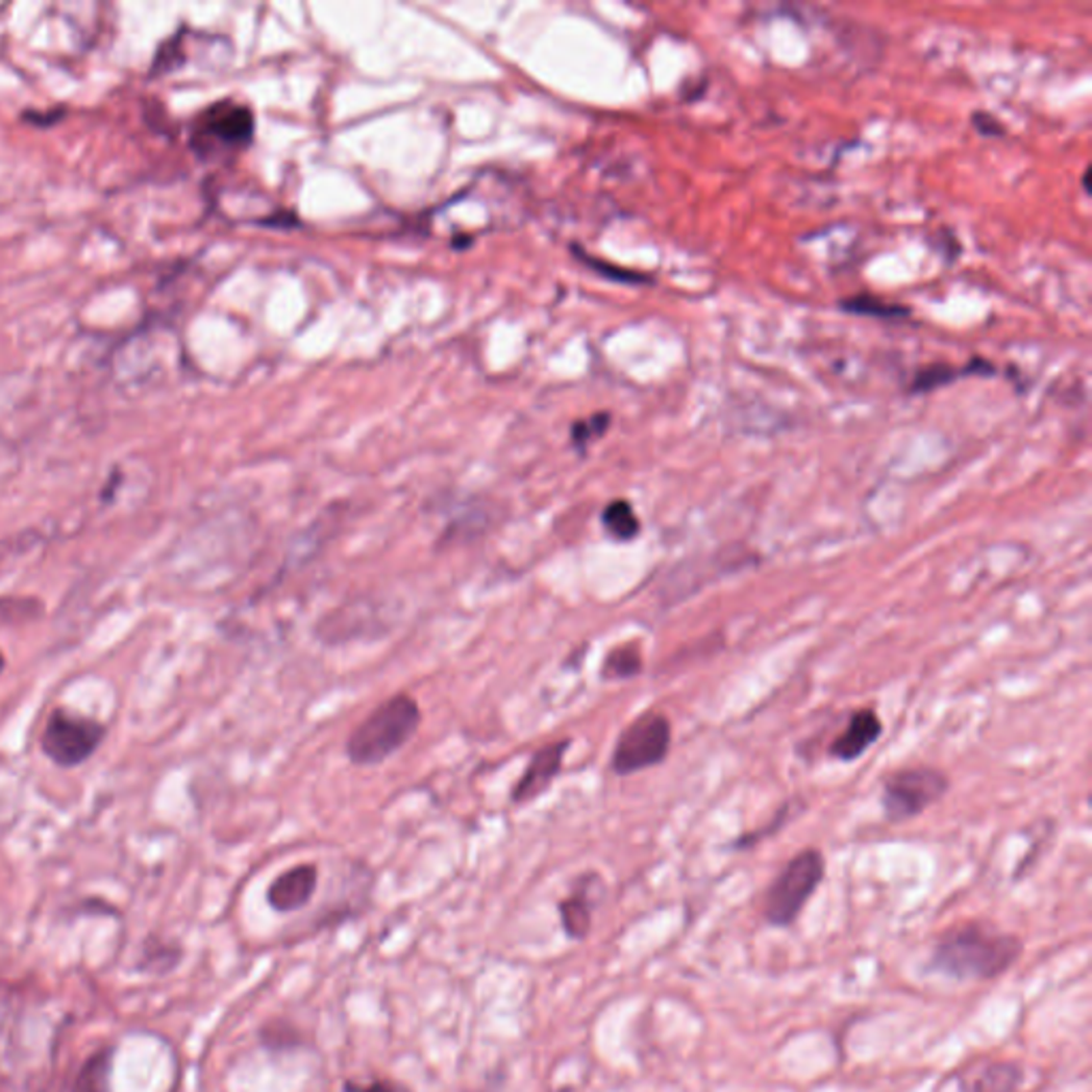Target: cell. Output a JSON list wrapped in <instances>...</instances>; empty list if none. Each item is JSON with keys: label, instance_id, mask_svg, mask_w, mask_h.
<instances>
[{"label": "cell", "instance_id": "cell-13", "mask_svg": "<svg viewBox=\"0 0 1092 1092\" xmlns=\"http://www.w3.org/2000/svg\"><path fill=\"white\" fill-rule=\"evenodd\" d=\"M602 527L617 542H631L641 533V519L627 499H613L602 511Z\"/></svg>", "mask_w": 1092, "mask_h": 1092}, {"label": "cell", "instance_id": "cell-15", "mask_svg": "<svg viewBox=\"0 0 1092 1092\" xmlns=\"http://www.w3.org/2000/svg\"><path fill=\"white\" fill-rule=\"evenodd\" d=\"M643 670V655L639 645H621L613 649L602 664V678L625 680L639 676Z\"/></svg>", "mask_w": 1092, "mask_h": 1092}, {"label": "cell", "instance_id": "cell-14", "mask_svg": "<svg viewBox=\"0 0 1092 1092\" xmlns=\"http://www.w3.org/2000/svg\"><path fill=\"white\" fill-rule=\"evenodd\" d=\"M839 309L855 316H867V318H882V321H900L912 314L907 305L888 303L873 295H853L843 301H839Z\"/></svg>", "mask_w": 1092, "mask_h": 1092}, {"label": "cell", "instance_id": "cell-24", "mask_svg": "<svg viewBox=\"0 0 1092 1092\" xmlns=\"http://www.w3.org/2000/svg\"><path fill=\"white\" fill-rule=\"evenodd\" d=\"M3 668H5V657H3V653H0V672H3Z\"/></svg>", "mask_w": 1092, "mask_h": 1092}, {"label": "cell", "instance_id": "cell-4", "mask_svg": "<svg viewBox=\"0 0 1092 1092\" xmlns=\"http://www.w3.org/2000/svg\"><path fill=\"white\" fill-rule=\"evenodd\" d=\"M949 790V779L943 770L933 766L898 768L884 779L882 809L888 822L900 824L918 817L928 806L939 802Z\"/></svg>", "mask_w": 1092, "mask_h": 1092}, {"label": "cell", "instance_id": "cell-3", "mask_svg": "<svg viewBox=\"0 0 1092 1092\" xmlns=\"http://www.w3.org/2000/svg\"><path fill=\"white\" fill-rule=\"evenodd\" d=\"M826 877L824 853L813 847L798 851L764 894L762 916L768 926H792Z\"/></svg>", "mask_w": 1092, "mask_h": 1092}, {"label": "cell", "instance_id": "cell-23", "mask_svg": "<svg viewBox=\"0 0 1092 1092\" xmlns=\"http://www.w3.org/2000/svg\"><path fill=\"white\" fill-rule=\"evenodd\" d=\"M1090 173H1092L1090 167H1086V171H1084V191L1086 193H1090Z\"/></svg>", "mask_w": 1092, "mask_h": 1092}, {"label": "cell", "instance_id": "cell-9", "mask_svg": "<svg viewBox=\"0 0 1092 1092\" xmlns=\"http://www.w3.org/2000/svg\"><path fill=\"white\" fill-rule=\"evenodd\" d=\"M602 896V882L598 875H585L576 882L572 892L560 902V920L568 939L582 941L591 930L594 909Z\"/></svg>", "mask_w": 1092, "mask_h": 1092}, {"label": "cell", "instance_id": "cell-17", "mask_svg": "<svg viewBox=\"0 0 1092 1092\" xmlns=\"http://www.w3.org/2000/svg\"><path fill=\"white\" fill-rule=\"evenodd\" d=\"M75 1092H109V1059L99 1054L90 1061L77 1079Z\"/></svg>", "mask_w": 1092, "mask_h": 1092}, {"label": "cell", "instance_id": "cell-11", "mask_svg": "<svg viewBox=\"0 0 1092 1092\" xmlns=\"http://www.w3.org/2000/svg\"><path fill=\"white\" fill-rule=\"evenodd\" d=\"M884 735V723L873 709L855 711L845 730L830 743L828 755L839 762H855L867 753Z\"/></svg>", "mask_w": 1092, "mask_h": 1092}, {"label": "cell", "instance_id": "cell-6", "mask_svg": "<svg viewBox=\"0 0 1092 1092\" xmlns=\"http://www.w3.org/2000/svg\"><path fill=\"white\" fill-rule=\"evenodd\" d=\"M103 737V723L58 709L48 719V725H45L41 747L45 755L58 766L73 768L83 764L99 749Z\"/></svg>", "mask_w": 1092, "mask_h": 1092}, {"label": "cell", "instance_id": "cell-8", "mask_svg": "<svg viewBox=\"0 0 1092 1092\" xmlns=\"http://www.w3.org/2000/svg\"><path fill=\"white\" fill-rule=\"evenodd\" d=\"M568 749H570V741L549 743V745H544L542 749H538L531 755V760H529L525 772L521 775V779L513 788V794H511L513 802H517V804L531 802L538 796H542L546 790H549L553 786V781L557 779L560 772H562L564 755H566Z\"/></svg>", "mask_w": 1092, "mask_h": 1092}, {"label": "cell", "instance_id": "cell-16", "mask_svg": "<svg viewBox=\"0 0 1092 1092\" xmlns=\"http://www.w3.org/2000/svg\"><path fill=\"white\" fill-rule=\"evenodd\" d=\"M959 378H965L963 368L959 370L949 366V363H933V366H926L916 372L909 389H912V393H930L955 382Z\"/></svg>", "mask_w": 1092, "mask_h": 1092}, {"label": "cell", "instance_id": "cell-20", "mask_svg": "<svg viewBox=\"0 0 1092 1092\" xmlns=\"http://www.w3.org/2000/svg\"><path fill=\"white\" fill-rule=\"evenodd\" d=\"M971 124L975 126V130L984 136H1003L1006 134V126L1003 122H1000L996 116L988 114V111H975L971 116Z\"/></svg>", "mask_w": 1092, "mask_h": 1092}, {"label": "cell", "instance_id": "cell-22", "mask_svg": "<svg viewBox=\"0 0 1092 1092\" xmlns=\"http://www.w3.org/2000/svg\"><path fill=\"white\" fill-rule=\"evenodd\" d=\"M63 114H65L63 109H58V111H48V114L28 111V114H24V120H26V122H32V124H36V126H50V124L58 122V118H63Z\"/></svg>", "mask_w": 1092, "mask_h": 1092}, {"label": "cell", "instance_id": "cell-2", "mask_svg": "<svg viewBox=\"0 0 1092 1092\" xmlns=\"http://www.w3.org/2000/svg\"><path fill=\"white\" fill-rule=\"evenodd\" d=\"M421 706L407 694H395L376 706L346 741V755L356 766H378L419 733Z\"/></svg>", "mask_w": 1092, "mask_h": 1092}, {"label": "cell", "instance_id": "cell-5", "mask_svg": "<svg viewBox=\"0 0 1092 1092\" xmlns=\"http://www.w3.org/2000/svg\"><path fill=\"white\" fill-rule=\"evenodd\" d=\"M672 745V725L657 711L636 717L619 735L611 766L619 777L636 775L666 760Z\"/></svg>", "mask_w": 1092, "mask_h": 1092}, {"label": "cell", "instance_id": "cell-19", "mask_svg": "<svg viewBox=\"0 0 1092 1092\" xmlns=\"http://www.w3.org/2000/svg\"><path fill=\"white\" fill-rule=\"evenodd\" d=\"M342 1092H409V1088L393 1079H372V1082L348 1079L344 1082Z\"/></svg>", "mask_w": 1092, "mask_h": 1092}, {"label": "cell", "instance_id": "cell-21", "mask_svg": "<svg viewBox=\"0 0 1092 1092\" xmlns=\"http://www.w3.org/2000/svg\"><path fill=\"white\" fill-rule=\"evenodd\" d=\"M963 372H965V376H992L996 370H994L992 363H988L986 358L975 356V358H971L967 363V366L963 368Z\"/></svg>", "mask_w": 1092, "mask_h": 1092}, {"label": "cell", "instance_id": "cell-10", "mask_svg": "<svg viewBox=\"0 0 1092 1092\" xmlns=\"http://www.w3.org/2000/svg\"><path fill=\"white\" fill-rule=\"evenodd\" d=\"M318 886V869L314 864H297V867L280 873L267 888V902L278 914H295L314 898Z\"/></svg>", "mask_w": 1092, "mask_h": 1092}, {"label": "cell", "instance_id": "cell-18", "mask_svg": "<svg viewBox=\"0 0 1092 1092\" xmlns=\"http://www.w3.org/2000/svg\"><path fill=\"white\" fill-rule=\"evenodd\" d=\"M611 427V415L609 413H598V415H591L589 419L585 421H578L572 425L570 429V438H572V444L578 448V450H585L591 442L600 440Z\"/></svg>", "mask_w": 1092, "mask_h": 1092}, {"label": "cell", "instance_id": "cell-1", "mask_svg": "<svg viewBox=\"0 0 1092 1092\" xmlns=\"http://www.w3.org/2000/svg\"><path fill=\"white\" fill-rule=\"evenodd\" d=\"M1024 951L1018 935L990 922H963L943 930L933 943L928 969L955 982H990L1008 973Z\"/></svg>", "mask_w": 1092, "mask_h": 1092}, {"label": "cell", "instance_id": "cell-7", "mask_svg": "<svg viewBox=\"0 0 1092 1092\" xmlns=\"http://www.w3.org/2000/svg\"><path fill=\"white\" fill-rule=\"evenodd\" d=\"M254 132V116L248 107L222 101L209 107L193 134V148L199 154L218 150H238L250 144Z\"/></svg>", "mask_w": 1092, "mask_h": 1092}, {"label": "cell", "instance_id": "cell-12", "mask_svg": "<svg viewBox=\"0 0 1092 1092\" xmlns=\"http://www.w3.org/2000/svg\"><path fill=\"white\" fill-rule=\"evenodd\" d=\"M1026 1075L1014 1061H979L959 1075L961 1092H1020Z\"/></svg>", "mask_w": 1092, "mask_h": 1092}]
</instances>
